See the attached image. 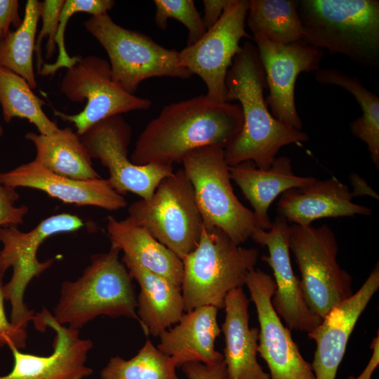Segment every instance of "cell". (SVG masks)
Wrapping results in <instances>:
<instances>
[{
  "mask_svg": "<svg viewBox=\"0 0 379 379\" xmlns=\"http://www.w3.org/2000/svg\"><path fill=\"white\" fill-rule=\"evenodd\" d=\"M218 310L206 305L184 313L175 326L160 334L157 347L170 356L176 367L189 362L211 365L222 361V354L215 349V339L221 333Z\"/></svg>",
  "mask_w": 379,
  "mask_h": 379,
  "instance_id": "obj_22",
  "label": "cell"
},
{
  "mask_svg": "<svg viewBox=\"0 0 379 379\" xmlns=\"http://www.w3.org/2000/svg\"><path fill=\"white\" fill-rule=\"evenodd\" d=\"M60 88L73 102L86 101L77 114L53 109L56 117L73 124L79 135L103 119L131 111L147 110L152 106L150 100L131 94L119 86L112 79L109 62L96 55L80 56L67 69Z\"/></svg>",
  "mask_w": 379,
  "mask_h": 379,
  "instance_id": "obj_11",
  "label": "cell"
},
{
  "mask_svg": "<svg viewBox=\"0 0 379 379\" xmlns=\"http://www.w3.org/2000/svg\"><path fill=\"white\" fill-rule=\"evenodd\" d=\"M107 231L112 246L122 251L124 256L181 286L183 277L182 260L145 228L135 224L128 217L118 220L109 215Z\"/></svg>",
  "mask_w": 379,
  "mask_h": 379,
  "instance_id": "obj_25",
  "label": "cell"
},
{
  "mask_svg": "<svg viewBox=\"0 0 379 379\" xmlns=\"http://www.w3.org/2000/svg\"><path fill=\"white\" fill-rule=\"evenodd\" d=\"M84 222L76 215L62 213L41 220L29 232H22L18 227L0 228V279L6 272L13 269L10 281L4 284L5 300L10 302V321L18 328L26 329L32 321L34 312L24 301V295L31 281L49 269L55 262L51 258L44 262L37 258L39 246L48 237L81 229Z\"/></svg>",
  "mask_w": 379,
  "mask_h": 379,
  "instance_id": "obj_10",
  "label": "cell"
},
{
  "mask_svg": "<svg viewBox=\"0 0 379 379\" xmlns=\"http://www.w3.org/2000/svg\"><path fill=\"white\" fill-rule=\"evenodd\" d=\"M246 25L253 36L288 44L301 41L302 26L297 1L250 0Z\"/></svg>",
  "mask_w": 379,
  "mask_h": 379,
  "instance_id": "obj_28",
  "label": "cell"
},
{
  "mask_svg": "<svg viewBox=\"0 0 379 379\" xmlns=\"http://www.w3.org/2000/svg\"><path fill=\"white\" fill-rule=\"evenodd\" d=\"M187 379H227L224 360L208 365L200 362H189L182 366Z\"/></svg>",
  "mask_w": 379,
  "mask_h": 379,
  "instance_id": "obj_37",
  "label": "cell"
},
{
  "mask_svg": "<svg viewBox=\"0 0 379 379\" xmlns=\"http://www.w3.org/2000/svg\"><path fill=\"white\" fill-rule=\"evenodd\" d=\"M231 0H204L203 22L206 30L211 28L220 18Z\"/></svg>",
  "mask_w": 379,
  "mask_h": 379,
  "instance_id": "obj_39",
  "label": "cell"
},
{
  "mask_svg": "<svg viewBox=\"0 0 379 379\" xmlns=\"http://www.w3.org/2000/svg\"><path fill=\"white\" fill-rule=\"evenodd\" d=\"M175 364L168 355L147 340L129 359L116 356L100 371L101 379H180Z\"/></svg>",
  "mask_w": 379,
  "mask_h": 379,
  "instance_id": "obj_31",
  "label": "cell"
},
{
  "mask_svg": "<svg viewBox=\"0 0 379 379\" xmlns=\"http://www.w3.org/2000/svg\"><path fill=\"white\" fill-rule=\"evenodd\" d=\"M379 288V264L361 288L335 305L314 330L309 338L316 343L311 364L315 379H335L354 328L373 295Z\"/></svg>",
  "mask_w": 379,
  "mask_h": 379,
  "instance_id": "obj_18",
  "label": "cell"
},
{
  "mask_svg": "<svg viewBox=\"0 0 379 379\" xmlns=\"http://www.w3.org/2000/svg\"><path fill=\"white\" fill-rule=\"evenodd\" d=\"M315 79L321 84L334 85L351 93L362 110V116L350 124L352 133L366 143L371 160L379 168V97L366 88L356 76L335 68H320Z\"/></svg>",
  "mask_w": 379,
  "mask_h": 379,
  "instance_id": "obj_27",
  "label": "cell"
},
{
  "mask_svg": "<svg viewBox=\"0 0 379 379\" xmlns=\"http://www.w3.org/2000/svg\"><path fill=\"white\" fill-rule=\"evenodd\" d=\"M154 22L166 29L168 20L175 19L188 30L187 46L197 43L206 32L202 17L199 13L192 0H154Z\"/></svg>",
  "mask_w": 379,
  "mask_h": 379,
  "instance_id": "obj_33",
  "label": "cell"
},
{
  "mask_svg": "<svg viewBox=\"0 0 379 379\" xmlns=\"http://www.w3.org/2000/svg\"><path fill=\"white\" fill-rule=\"evenodd\" d=\"M297 4L303 41L378 68V1L300 0Z\"/></svg>",
  "mask_w": 379,
  "mask_h": 379,
  "instance_id": "obj_3",
  "label": "cell"
},
{
  "mask_svg": "<svg viewBox=\"0 0 379 379\" xmlns=\"http://www.w3.org/2000/svg\"><path fill=\"white\" fill-rule=\"evenodd\" d=\"M223 360L227 379H270L257 359L259 329L249 327L248 303L243 287L234 288L224 302Z\"/></svg>",
  "mask_w": 379,
  "mask_h": 379,
  "instance_id": "obj_21",
  "label": "cell"
},
{
  "mask_svg": "<svg viewBox=\"0 0 379 379\" xmlns=\"http://www.w3.org/2000/svg\"><path fill=\"white\" fill-rule=\"evenodd\" d=\"M32 321L38 331H44L47 327L54 331L53 352L48 356H39L10 347L13 366L0 379H84L93 373L86 364L93 347L91 340L81 338L79 330L58 322L46 308L34 313Z\"/></svg>",
  "mask_w": 379,
  "mask_h": 379,
  "instance_id": "obj_16",
  "label": "cell"
},
{
  "mask_svg": "<svg viewBox=\"0 0 379 379\" xmlns=\"http://www.w3.org/2000/svg\"><path fill=\"white\" fill-rule=\"evenodd\" d=\"M249 1L231 0L219 20L197 43L179 51L180 64L205 83L206 94L218 102H226V76L241 50L243 38L253 40L246 31Z\"/></svg>",
  "mask_w": 379,
  "mask_h": 379,
  "instance_id": "obj_13",
  "label": "cell"
},
{
  "mask_svg": "<svg viewBox=\"0 0 379 379\" xmlns=\"http://www.w3.org/2000/svg\"><path fill=\"white\" fill-rule=\"evenodd\" d=\"M40 13L41 2L28 0L20 25L0 41V65L22 77L32 89L37 85L33 55Z\"/></svg>",
  "mask_w": 379,
  "mask_h": 379,
  "instance_id": "obj_30",
  "label": "cell"
},
{
  "mask_svg": "<svg viewBox=\"0 0 379 379\" xmlns=\"http://www.w3.org/2000/svg\"><path fill=\"white\" fill-rule=\"evenodd\" d=\"M265 69L268 95L266 104L277 120L302 130L295 102V85L302 72L320 69L325 51L302 40L280 44L262 36H253Z\"/></svg>",
  "mask_w": 379,
  "mask_h": 379,
  "instance_id": "obj_15",
  "label": "cell"
},
{
  "mask_svg": "<svg viewBox=\"0 0 379 379\" xmlns=\"http://www.w3.org/2000/svg\"><path fill=\"white\" fill-rule=\"evenodd\" d=\"M131 134V126L122 115H115L98 122L80 138L91 157L107 168V179L117 193L131 192L148 200L160 182L174 172L173 166L133 164L128 158Z\"/></svg>",
  "mask_w": 379,
  "mask_h": 379,
  "instance_id": "obj_12",
  "label": "cell"
},
{
  "mask_svg": "<svg viewBox=\"0 0 379 379\" xmlns=\"http://www.w3.org/2000/svg\"><path fill=\"white\" fill-rule=\"evenodd\" d=\"M128 218L182 260L197 246L203 221L192 185L182 169L164 178L148 200L128 208Z\"/></svg>",
  "mask_w": 379,
  "mask_h": 379,
  "instance_id": "obj_8",
  "label": "cell"
},
{
  "mask_svg": "<svg viewBox=\"0 0 379 379\" xmlns=\"http://www.w3.org/2000/svg\"><path fill=\"white\" fill-rule=\"evenodd\" d=\"M3 286L2 279H0V347L14 346L21 350L26 347L27 331L16 328L8 319L4 308Z\"/></svg>",
  "mask_w": 379,
  "mask_h": 379,
  "instance_id": "obj_36",
  "label": "cell"
},
{
  "mask_svg": "<svg viewBox=\"0 0 379 379\" xmlns=\"http://www.w3.org/2000/svg\"><path fill=\"white\" fill-rule=\"evenodd\" d=\"M121 261L140 286L137 315L146 335L159 337L185 313L181 286L123 255Z\"/></svg>",
  "mask_w": 379,
  "mask_h": 379,
  "instance_id": "obj_24",
  "label": "cell"
},
{
  "mask_svg": "<svg viewBox=\"0 0 379 379\" xmlns=\"http://www.w3.org/2000/svg\"><path fill=\"white\" fill-rule=\"evenodd\" d=\"M25 137L35 147L33 161L50 171L78 180L101 178L80 135L72 128H59L51 135L28 132Z\"/></svg>",
  "mask_w": 379,
  "mask_h": 379,
  "instance_id": "obj_26",
  "label": "cell"
},
{
  "mask_svg": "<svg viewBox=\"0 0 379 379\" xmlns=\"http://www.w3.org/2000/svg\"><path fill=\"white\" fill-rule=\"evenodd\" d=\"M229 170L231 180L253 208L257 227L264 230H269L272 226L268 210L279 195L317 180L312 176L295 175L291 159L285 156L276 157L267 169L259 168L253 161H247L230 166Z\"/></svg>",
  "mask_w": 379,
  "mask_h": 379,
  "instance_id": "obj_23",
  "label": "cell"
},
{
  "mask_svg": "<svg viewBox=\"0 0 379 379\" xmlns=\"http://www.w3.org/2000/svg\"><path fill=\"white\" fill-rule=\"evenodd\" d=\"M350 180L354 188V191L352 192L354 197L356 196L368 195L377 199H378V194L368 185L364 180L357 174H352Z\"/></svg>",
  "mask_w": 379,
  "mask_h": 379,
  "instance_id": "obj_41",
  "label": "cell"
},
{
  "mask_svg": "<svg viewBox=\"0 0 379 379\" xmlns=\"http://www.w3.org/2000/svg\"><path fill=\"white\" fill-rule=\"evenodd\" d=\"M3 183L14 188L43 191L49 197L76 206H91L108 211L125 208L128 203L107 179L78 180L58 175L33 160L2 173Z\"/></svg>",
  "mask_w": 379,
  "mask_h": 379,
  "instance_id": "obj_19",
  "label": "cell"
},
{
  "mask_svg": "<svg viewBox=\"0 0 379 379\" xmlns=\"http://www.w3.org/2000/svg\"><path fill=\"white\" fill-rule=\"evenodd\" d=\"M288 246L301 274L306 303L323 319L335 305L353 295L352 278L337 260L335 236L326 225L315 227L293 224Z\"/></svg>",
  "mask_w": 379,
  "mask_h": 379,
  "instance_id": "obj_9",
  "label": "cell"
},
{
  "mask_svg": "<svg viewBox=\"0 0 379 379\" xmlns=\"http://www.w3.org/2000/svg\"><path fill=\"white\" fill-rule=\"evenodd\" d=\"M4 134V129L1 125L0 124V137H1Z\"/></svg>",
  "mask_w": 379,
  "mask_h": 379,
  "instance_id": "obj_42",
  "label": "cell"
},
{
  "mask_svg": "<svg viewBox=\"0 0 379 379\" xmlns=\"http://www.w3.org/2000/svg\"><path fill=\"white\" fill-rule=\"evenodd\" d=\"M259 322L258 353L265 361L270 379H315L311 364L302 356L275 312L272 298L276 291L274 278L259 268L251 269L246 279Z\"/></svg>",
  "mask_w": 379,
  "mask_h": 379,
  "instance_id": "obj_14",
  "label": "cell"
},
{
  "mask_svg": "<svg viewBox=\"0 0 379 379\" xmlns=\"http://www.w3.org/2000/svg\"><path fill=\"white\" fill-rule=\"evenodd\" d=\"M258 255V249L241 247L221 230L203 225L197 246L182 260L185 312L206 305L224 308L226 295L245 285Z\"/></svg>",
  "mask_w": 379,
  "mask_h": 379,
  "instance_id": "obj_5",
  "label": "cell"
},
{
  "mask_svg": "<svg viewBox=\"0 0 379 379\" xmlns=\"http://www.w3.org/2000/svg\"><path fill=\"white\" fill-rule=\"evenodd\" d=\"M65 0H46L41 2L40 18L42 28L36 38L34 52L37 59V70L40 71L44 65L41 54V41L48 38L46 46L47 59H50L55 52V36L58 26V19Z\"/></svg>",
  "mask_w": 379,
  "mask_h": 379,
  "instance_id": "obj_34",
  "label": "cell"
},
{
  "mask_svg": "<svg viewBox=\"0 0 379 379\" xmlns=\"http://www.w3.org/2000/svg\"><path fill=\"white\" fill-rule=\"evenodd\" d=\"M225 84L226 102L238 101L243 116L240 132L224 149L229 166L251 161L267 169L282 147L309 140L305 132L277 120L270 112L264 98L265 72L252 41H245L234 56Z\"/></svg>",
  "mask_w": 379,
  "mask_h": 379,
  "instance_id": "obj_2",
  "label": "cell"
},
{
  "mask_svg": "<svg viewBox=\"0 0 379 379\" xmlns=\"http://www.w3.org/2000/svg\"><path fill=\"white\" fill-rule=\"evenodd\" d=\"M0 105L5 122L14 118L25 119L39 133L51 135L60 128L43 110L45 102L32 91L27 81L0 65Z\"/></svg>",
  "mask_w": 379,
  "mask_h": 379,
  "instance_id": "obj_29",
  "label": "cell"
},
{
  "mask_svg": "<svg viewBox=\"0 0 379 379\" xmlns=\"http://www.w3.org/2000/svg\"><path fill=\"white\" fill-rule=\"evenodd\" d=\"M288 221L278 215L269 230L255 228L250 238L268 249L269 255L262 260L272 268L276 291L272 304L280 319L290 330L310 333L322 319L308 307L299 279L294 274L288 246Z\"/></svg>",
  "mask_w": 379,
  "mask_h": 379,
  "instance_id": "obj_17",
  "label": "cell"
},
{
  "mask_svg": "<svg viewBox=\"0 0 379 379\" xmlns=\"http://www.w3.org/2000/svg\"><path fill=\"white\" fill-rule=\"evenodd\" d=\"M112 0H65L61 9L55 44L58 48V55L55 62L53 64H45L39 73L44 77L53 75L59 69H66L73 66L79 59L80 56L70 57L68 54L65 43V32L67 22L70 18L77 13H86L91 16H97L107 13L114 6Z\"/></svg>",
  "mask_w": 379,
  "mask_h": 379,
  "instance_id": "obj_32",
  "label": "cell"
},
{
  "mask_svg": "<svg viewBox=\"0 0 379 379\" xmlns=\"http://www.w3.org/2000/svg\"><path fill=\"white\" fill-rule=\"evenodd\" d=\"M370 347L373 350V353L364 371L358 377L350 376L347 379H371V375L379 364L378 331L377 336L373 339Z\"/></svg>",
  "mask_w": 379,
  "mask_h": 379,
  "instance_id": "obj_40",
  "label": "cell"
},
{
  "mask_svg": "<svg viewBox=\"0 0 379 379\" xmlns=\"http://www.w3.org/2000/svg\"><path fill=\"white\" fill-rule=\"evenodd\" d=\"M120 251L111 246L108 251L91 255L80 277L62 283L52 314L58 322L79 330L99 316L139 321L133 279L119 260Z\"/></svg>",
  "mask_w": 379,
  "mask_h": 379,
  "instance_id": "obj_4",
  "label": "cell"
},
{
  "mask_svg": "<svg viewBox=\"0 0 379 379\" xmlns=\"http://www.w3.org/2000/svg\"><path fill=\"white\" fill-rule=\"evenodd\" d=\"M182 164L204 226L221 230L237 245L247 241L257 228L255 218L234 192L224 149L207 146L194 149Z\"/></svg>",
  "mask_w": 379,
  "mask_h": 379,
  "instance_id": "obj_7",
  "label": "cell"
},
{
  "mask_svg": "<svg viewBox=\"0 0 379 379\" xmlns=\"http://www.w3.org/2000/svg\"><path fill=\"white\" fill-rule=\"evenodd\" d=\"M242 124L239 103L218 102L206 95L171 103L146 125L130 159L136 165L173 166L201 147L218 146L225 149Z\"/></svg>",
  "mask_w": 379,
  "mask_h": 379,
  "instance_id": "obj_1",
  "label": "cell"
},
{
  "mask_svg": "<svg viewBox=\"0 0 379 379\" xmlns=\"http://www.w3.org/2000/svg\"><path fill=\"white\" fill-rule=\"evenodd\" d=\"M353 197L348 187L335 177L316 180L281 194L277 211L287 221L302 226L325 218L371 215L369 208L353 203Z\"/></svg>",
  "mask_w": 379,
  "mask_h": 379,
  "instance_id": "obj_20",
  "label": "cell"
},
{
  "mask_svg": "<svg viewBox=\"0 0 379 379\" xmlns=\"http://www.w3.org/2000/svg\"><path fill=\"white\" fill-rule=\"evenodd\" d=\"M0 171V228L18 227L24 222L29 208L24 204L17 206L20 194L16 188L3 183Z\"/></svg>",
  "mask_w": 379,
  "mask_h": 379,
  "instance_id": "obj_35",
  "label": "cell"
},
{
  "mask_svg": "<svg viewBox=\"0 0 379 379\" xmlns=\"http://www.w3.org/2000/svg\"><path fill=\"white\" fill-rule=\"evenodd\" d=\"M22 21L18 1L0 0V41L11 32V26L17 29Z\"/></svg>",
  "mask_w": 379,
  "mask_h": 379,
  "instance_id": "obj_38",
  "label": "cell"
},
{
  "mask_svg": "<svg viewBox=\"0 0 379 379\" xmlns=\"http://www.w3.org/2000/svg\"><path fill=\"white\" fill-rule=\"evenodd\" d=\"M84 25L106 51L113 80L131 94L134 95L140 83L149 78L184 79L192 76L180 64L178 51L120 26L108 13L91 16Z\"/></svg>",
  "mask_w": 379,
  "mask_h": 379,
  "instance_id": "obj_6",
  "label": "cell"
}]
</instances>
